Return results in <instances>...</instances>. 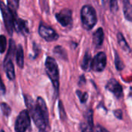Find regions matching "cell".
Returning <instances> with one entry per match:
<instances>
[{
    "mask_svg": "<svg viewBox=\"0 0 132 132\" xmlns=\"http://www.w3.org/2000/svg\"><path fill=\"white\" fill-rule=\"evenodd\" d=\"M123 10L124 15L127 20L132 22V5L129 1H124L123 2Z\"/></svg>",
    "mask_w": 132,
    "mask_h": 132,
    "instance_id": "14",
    "label": "cell"
},
{
    "mask_svg": "<svg viewBox=\"0 0 132 132\" xmlns=\"http://www.w3.org/2000/svg\"><path fill=\"white\" fill-rule=\"evenodd\" d=\"M4 68L8 78L10 80H13L15 79V69L14 65L12 63V60L5 59L4 60Z\"/></svg>",
    "mask_w": 132,
    "mask_h": 132,
    "instance_id": "10",
    "label": "cell"
},
{
    "mask_svg": "<svg viewBox=\"0 0 132 132\" xmlns=\"http://www.w3.org/2000/svg\"><path fill=\"white\" fill-rule=\"evenodd\" d=\"M36 104H37L38 108H39V110L41 111L46 124L48 125V123H49V112H48V108L46 107V104L45 101L41 97H39L36 100Z\"/></svg>",
    "mask_w": 132,
    "mask_h": 132,
    "instance_id": "11",
    "label": "cell"
},
{
    "mask_svg": "<svg viewBox=\"0 0 132 132\" xmlns=\"http://www.w3.org/2000/svg\"><path fill=\"white\" fill-rule=\"evenodd\" d=\"M45 67H46V72L50 77L55 93L56 94L59 91V87H60V75H59V69L58 65L56 62V60L53 57H47L45 63Z\"/></svg>",
    "mask_w": 132,
    "mask_h": 132,
    "instance_id": "2",
    "label": "cell"
},
{
    "mask_svg": "<svg viewBox=\"0 0 132 132\" xmlns=\"http://www.w3.org/2000/svg\"><path fill=\"white\" fill-rule=\"evenodd\" d=\"M114 114L115 115V117L118 119H122V115H123V113H122V111L121 110H116L114 111Z\"/></svg>",
    "mask_w": 132,
    "mask_h": 132,
    "instance_id": "26",
    "label": "cell"
},
{
    "mask_svg": "<svg viewBox=\"0 0 132 132\" xmlns=\"http://www.w3.org/2000/svg\"><path fill=\"white\" fill-rule=\"evenodd\" d=\"M56 18L61 26H69L72 23V11L70 9H63L56 14Z\"/></svg>",
    "mask_w": 132,
    "mask_h": 132,
    "instance_id": "8",
    "label": "cell"
},
{
    "mask_svg": "<svg viewBox=\"0 0 132 132\" xmlns=\"http://www.w3.org/2000/svg\"><path fill=\"white\" fill-rule=\"evenodd\" d=\"M118 2L117 1H111L110 2V9L111 10V12H116L118 10Z\"/></svg>",
    "mask_w": 132,
    "mask_h": 132,
    "instance_id": "25",
    "label": "cell"
},
{
    "mask_svg": "<svg viewBox=\"0 0 132 132\" xmlns=\"http://www.w3.org/2000/svg\"><path fill=\"white\" fill-rule=\"evenodd\" d=\"M96 132H110L108 131L106 128H104V127L101 126V125H97L96 128Z\"/></svg>",
    "mask_w": 132,
    "mask_h": 132,
    "instance_id": "28",
    "label": "cell"
},
{
    "mask_svg": "<svg viewBox=\"0 0 132 132\" xmlns=\"http://www.w3.org/2000/svg\"><path fill=\"white\" fill-rule=\"evenodd\" d=\"M80 17L83 27L87 30L93 29L97 22L96 11L94 8L90 5L83 6L80 12Z\"/></svg>",
    "mask_w": 132,
    "mask_h": 132,
    "instance_id": "3",
    "label": "cell"
},
{
    "mask_svg": "<svg viewBox=\"0 0 132 132\" xmlns=\"http://www.w3.org/2000/svg\"><path fill=\"white\" fill-rule=\"evenodd\" d=\"M106 88L112 92L116 97L118 98H121L123 96V89H122V87L121 85L115 80V79H111L108 84H107V86H106Z\"/></svg>",
    "mask_w": 132,
    "mask_h": 132,
    "instance_id": "9",
    "label": "cell"
},
{
    "mask_svg": "<svg viewBox=\"0 0 132 132\" xmlns=\"http://www.w3.org/2000/svg\"><path fill=\"white\" fill-rule=\"evenodd\" d=\"M30 126V115L27 110L20 112L15 124V132H26Z\"/></svg>",
    "mask_w": 132,
    "mask_h": 132,
    "instance_id": "5",
    "label": "cell"
},
{
    "mask_svg": "<svg viewBox=\"0 0 132 132\" xmlns=\"http://www.w3.org/2000/svg\"><path fill=\"white\" fill-rule=\"evenodd\" d=\"M6 38L4 35L0 36V53H3L6 50Z\"/></svg>",
    "mask_w": 132,
    "mask_h": 132,
    "instance_id": "22",
    "label": "cell"
},
{
    "mask_svg": "<svg viewBox=\"0 0 132 132\" xmlns=\"http://www.w3.org/2000/svg\"><path fill=\"white\" fill-rule=\"evenodd\" d=\"M118 37V44L121 46V48L125 51V52H129L130 51V47L128 44V43L126 42L123 34L121 32H118L117 35Z\"/></svg>",
    "mask_w": 132,
    "mask_h": 132,
    "instance_id": "17",
    "label": "cell"
},
{
    "mask_svg": "<svg viewBox=\"0 0 132 132\" xmlns=\"http://www.w3.org/2000/svg\"><path fill=\"white\" fill-rule=\"evenodd\" d=\"M0 93L4 94L5 93V85L2 80V78H1V76H0Z\"/></svg>",
    "mask_w": 132,
    "mask_h": 132,
    "instance_id": "27",
    "label": "cell"
},
{
    "mask_svg": "<svg viewBox=\"0 0 132 132\" xmlns=\"http://www.w3.org/2000/svg\"><path fill=\"white\" fill-rule=\"evenodd\" d=\"M39 33L41 37L47 42L56 41L59 37V35L53 29L43 23H41L39 27Z\"/></svg>",
    "mask_w": 132,
    "mask_h": 132,
    "instance_id": "6",
    "label": "cell"
},
{
    "mask_svg": "<svg viewBox=\"0 0 132 132\" xmlns=\"http://www.w3.org/2000/svg\"><path fill=\"white\" fill-rule=\"evenodd\" d=\"M59 111H60V115L62 120H65L66 119V113L64 111V108L63 105L62 101L59 102Z\"/></svg>",
    "mask_w": 132,
    "mask_h": 132,
    "instance_id": "24",
    "label": "cell"
},
{
    "mask_svg": "<svg viewBox=\"0 0 132 132\" xmlns=\"http://www.w3.org/2000/svg\"><path fill=\"white\" fill-rule=\"evenodd\" d=\"M19 1H16V0H12V1H8V8L9 9V10L12 12V13L13 14L15 19V16H16V11L19 8Z\"/></svg>",
    "mask_w": 132,
    "mask_h": 132,
    "instance_id": "18",
    "label": "cell"
},
{
    "mask_svg": "<svg viewBox=\"0 0 132 132\" xmlns=\"http://www.w3.org/2000/svg\"><path fill=\"white\" fill-rule=\"evenodd\" d=\"M15 29L18 32H21L23 34L29 32V29L26 25V22L22 19H15Z\"/></svg>",
    "mask_w": 132,
    "mask_h": 132,
    "instance_id": "13",
    "label": "cell"
},
{
    "mask_svg": "<svg viewBox=\"0 0 132 132\" xmlns=\"http://www.w3.org/2000/svg\"><path fill=\"white\" fill-rule=\"evenodd\" d=\"M0 108H1V110L3 113V114L6 117H9L11 114V108L10 107L5 104V103H2L0 104Z\"/></svg>",
    "mask_w": 132,
    "mask_h": 132,
    "instance_id": "21",
    "label": "cell"
},
{
    "mask_svg": "<svg viewBox=\"0 0 132 132\" xmlns=\"http://www.w3.org/2000/svg\"><path fill=\"white\" fill-rule=\"evenodd\" d=\"M0 10L2 12L5 28L9 34L12 36L13 34V30L15 29V17L12 12L9 10V9L8 8V6L3 2H0Z\"/></svg>",
    "mask_w": 132,
    "mask_h": 132,
    "instance_id": "4",
    "label": "cell"
},
{
    "mask_svg": "<svg viewBox=\"0 0 132 132\" xmlns=\"http://www.w3.org/2000/svg\"><path fill=\"white\" fill-rule=\"evenodd\" d=\"M25 98H26L25 99L26 104V107L29 110L28 112H29V115L32 117L34 123L39 128V130L45 129V128L47 126V124L44 119V117H43L41 111L38 108L36 103H35L32 101V97H29L28 95H26Z\"/></svg>",
    "mask_w": 132,
    "mask_h": 132,
    "instance_id": "1",
    "label": "cell"
},
{
    "mask_svg": "<svg viewBox=\"0 0 132 132\" xmlns=\"http://www.w3.org/2000/svg\"><path fill=\"white\" fill-rule=\"evenodd\" d=\"M104 30L102 28H99L93 36V41L94 45L97 47H100L102 46L103 42H104Z\"/></svg>",
    "mask_w": 132,
    "mask_h": 132,
    "instance_id": "12",
    "label": "cell"
},
{
    "mask_svg": "<svg viewBox=\"0 0 132 132\" xmlns=\"http://www.w3.org/2000/svg\"><path fill=\"white\" fill-rule=\"evenodd\" d=\"M0 132H5V131H4L3 130H1V131H0Z\"/></svg>",
    "mask_w": 132,
    "mask_h": 132,
    "instance_id": "30",
    "label": "cell"
},
{
    "mask_svg": "<svg viewBox=\"0 0 132 132\" xmlns=\"http://www.w3.org/2000/svg\"><path fill=\"white\" fill-rule=\"evenodd\" d=\"M107 65V56L104 52L98 53L91 62V69L96 72H101Z\"/></svg>",
    "mask_w": 132,
    "mask_h": 132,
    "instance_id": "7",
    "label": "cell"
},
{
    "mask_svg": "<svg viewBox=\"0 0 132 132\" xmlns=\"http://www.w3.org/2000/svg\"><path fill=\"white\" fill-rule=\"evenodd\" d=\"M39 132H47L45 131V129H41V130H39Z\"/></svg>",
    "mask_w": 132,
    "mask_h": 132,
    "instance_id": "29",
    "label": "cell"
},
{
    "mask_svg": "<svg viewBox=\"0 0 132 132\" xmlns=\"http://www.w3.org/2000/svg\"><path fill=\"white\" fill-rule=\"evenodd\" d=\"M114 64L118 70H122L125 68V63H123L122 60L119 56L117 51H115V58H114Z\"/></svg>",
    "mask_w": 132,
    "mask_h": 132,
    "instance_id": "19",
    "label": "cell"
},
{
    "mask_svg": "<svg viewBox=\"0 0 132 132\" xmlns=\"http://www.w3.org/2000/svg\"><path fill=\"white\" fill-rule=\"evenodd\" d=\"M77 96L79 97L80 98V101L81 103H85L87 101V98H88V94L87 93H83L80 90H77Z\"/></svg>",
    "mask_w": 132,
    "mask_h": 132,
    "instance_id": "23",
    "label": "cell"
},
{
    "mask_svg": "<svg viewBox=\"0 0 132 132\" xmlns=\"http://www.w3.org/2000/svg\"><path fill=\"white\" fill-rule=\"evenodd\" d=\"M16 62L17 65L19 66V68H23L24 67V53H23V49L21 45L18 46L17 52H16Z\"/></svg>",
    "mask_w": 132,
    "mask_h": 132,
    "instance_id": "15",
    "label": "cell"
},
{
    "mask_svg": "<svg viewBox=\"0 0 132 132\" xmlns=\"http://www.w3.org/2000/svg\"><path fill=\"white\" fill-rule=\"evenodd\" d=\"M54 53L56 54L59 57L67 60V53H66V51L61 46H56V47H55V49H54Z\"/></svg>",
    "mask_w": 132,
    "mask_h": 132,
    "instance_id": "20",
    "label": "cell"
},
{
    "mask_svg": "<svg viewBox=\"0 0 132 132\" xmlns=\"http://www.w3.org/2000/svg\"><path fill=\"white\" fill-rule=\"evenodd\" d=\"M91 56H90V53L89 52H86L84 56V59H83V61H82V63H81V67L85 71H87L89 70L90 66H91Z\"/></svg>",
    "mask_w": 132,
    "mask_h": 132,
    "instance_id": "16",
    "label": "cell"
}]
</instances>
